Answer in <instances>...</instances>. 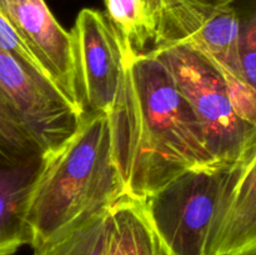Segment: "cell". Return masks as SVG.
Returning <instances> with one entry per match:
<instances>
[{
    "label": "cell",
    "instance_id": "6da1fadb",
    "mask_svg": "<svg viewBox=\"0 0 256 255\" xmlns=\"http://www.w3.org/2000/svg\"><path fill=\"white\" fill-rule=\"evenodd\" d=\"M106 114L112 162L129 196L145 200L186 170L216 166L199 118L150 52L124 49L122 82Z\"/></svg>",
    "mask_w": 256,
    "mask_h": 255
},
{
    "label": "cell",
    "instance_id": "7a4b0ae2",
    "mask_svg": "<svg viewBox=\"0 0 256 255\" xmlns=\"http://www.w3.org/2000/svg\"><path fill=\"white\" fill-rule=\"evenodd\" d=\"M124 194L112 162L108 114H84L76 132L56 152L42 158L28 202L30 245L38 249L108 210Z\"/></svg>",
    "mask_w": 256,
    "mask_h": 255
},
{
    "label": "cell",
    "instance_id": "3957f363",
    "mask_svg": "<svg viewBox=\"0 0 256 255\" xmlns=\"http://www.w3.org/2000/svg\"><path fill=\"white\" fill-rule=\"evenodd\" d=\"M240 12L209 0H159L154 48L185 45L206 58L224 76L242 118L256 125V102L240 62Z\"/></svg>",
    "mask_w": 256,
    "mask_h": 255
},
{
    "label": "cell",
    "instance_id": "277c9868",
    "mask_svg": "<svg viewBox=\"0 0 256 255\" xmlns=\"http://www.w3.org/2000/svg\"><path fill=\"white\" fill-rule=\"evenodd\" d=\"M194 109L216 166L232 168L256 142V125L240 115L222 72L185 45L152 50Z\"/></svg>",
    "mask_w": 256,
    "mask_h": 255
},
{
    "label": "cell",
    "instance_id": "5b68a950",
    "mask_svg": "<svg viewBox=\"0 0 256 255\" xmlns=\"http://www.w3.org/2000/svg\"><path fill=\"white\" fill-rule=\"evenodd\" d=\"M229 170H186L144 200L155 229L174 255H205Z\"/></svg>",
    "mask_w": 256,
    "mask_h": 255
},
{
    "label": "cell",
    "instance_id": "8992f818",
    "mask_svg": "<svg viewBox=\"0 0 256 255\" xmlns=\"http://www.w3.org/2000/svg\"><path fill=\"white\" fill-rule=\"evenodd\" d=\"M0 98L39 146L42 158L62 148L84 116L49 78L2 49Z\"/></svg>",
    "mask_w": 256,
    "mask_h": 255
},
{
    "label": "cell",
    "instance_id": "52a82bcc",
    "mask_svg": "<svg viewBox=\"0 0 256 255\" xmlns=\"http://www.w3.org/2000/svg\"><path fill=\"white\" fill-rule=\"evenodd\" d=\"M70 34L84 114L108 112L122 82V39L105 14L89 8L78 14Z\"/></svg>",
    "mask_w": 256,
    "mask_h": 255
},
{
    "label": "cell",
    "instance_id": "ba28073f",
    "mask_svg": "<svg viewBox=\"0 0 256 255\" xmlns=\"http://www.w3.org/2000/svg\"><path fill=\"white\" fill-rule=\"evenodd\" d=\"M0 12L70 104L84 114L75 66L72 38L44 0H0Z\"/></svg>",
    "mask_w": 256,
    "mask_h": 255
},
{
    "label": "cell",
    "instance_id": "9c48e42d",
    "mask_svg": "<svg viewBox=\"0 0 256 255\" xmlns=\"http://www.w3.org/2000/svg\"><path fill=\"white\" fill-rule=\"evenodd\" d=\"M205 255H256V142L230 168Z\"/></svg>",
    "mask_w": 256,
    "mask_h": 255
},
{
    "label": "cell",
    "instance_id": "30bf717a",
    "mask_svg": "<svg viewBox=\"0 0 256 255\" xmlns=\"http://www.w3.org/2000/svg\"><path fill=\"white\" fill-rule=\"evenodd\" d=\"M42 162L0 168V255H14L32 244L28 202Z\"/></svg>",
    "mask_w": 256,
    "mask_h": 255
},
{
    "label": "cell",
    "instance_id": "8fae6325",
    "mask_svg": "<svg viewBox=\"0 0 256 255\" xmlns=\"http://www.w3.org/2000/svg\"><path fill=\"white\" fill-rule=\"evenodd\" d=\"M105 255H174L155 229L142 199L124 194L109 208Z\"/></svg>",
    "mask_w": 256,
    "mask_h": 255
},
{
    "label": "cell",
    "instance_id": "7c38bea8",
    "mask_svg": "<svg viewBox=\"0 0 256 255\" xmlns=\"http://www.w3.org/2000/svg\"><path fill=\"white\" fill-rule=\"evenodd\" d=\"M105 16L125 50L140 54L154 42L159 0H104Z\"/></svg>",
    "mask_w": 256,
    "mask_h": 255
},
{
    "label": "cell",
    "instance_id": "4fadbf2b",
    "mask_svg": "<svg viewBox=\"0 0 256 255\" xmlns=\"http://www.w3.org/2000/svg\"><path fill=\"white\" fill-rule=\"evenodd\" d=\"M109 235V209L56 235L34 255H105Z\"/></svg>",
    "mask_w": 256,
    "mask_h": 255
},
{
    "label": "cell",
    "instance_id": "5bb4252c",
    "mask_svg": "<svg viewBox=\"0 0 256 255\" xmlns=\"http://www.w3.org/2000/svg\"><path fill=\"white\" fill-rule=\"evenodd\" d=\"M0 154L10 166L42 159L39 146L0 98Z\"/></svg>",
    "mask_w": 256,
    "mask_h": 255
},
{
    "label": "cell",
    "instance_id": "9a60e30c",
    "mask_svg": "<svg viewBox=\"0 0 256 255\" xmlns=\"http://www.w3.org/2000/svg\"><path fill=\"white\" fill-rule=\"evenodd\" d=\"M239 52L245 82L256 102V0L240 14Z\"/></svg>",
    "mask_w": 256,
    "mask_h": 255
},
{
    "label": "cell",
    "instance_id": "2e32d148",
    "mask_svg": "<svg viewBox=\"0 0 256 255\" xmlns=\"http://www.w3.org/2000/svg\"><path fill=\"white\" fill-rule=\"evenodd\" d=\"M0 49L14 56L16 60H19L25 66L42 72L36 60L34 59L30 50L25 45V42H22L16 30L8 22V19L2 15V12H0Z\"/></svg>",
    "mask_w": 256,
    "mask_h": 255
},
{
    "label": "cell",
    "instance_id": "e0dca14e",
    "mask_svg": "<svg viewBox=\"0 0 256 255\" xmlns=\"http://www.w3.org/2000/svg\"><path fill=\"white\" fill-rule=\"evenodd\" d=\"M209 2H220V4H234V2H236L238 0H209Z\"/></svg>",
    "mask_w": 256,
    "mask_h": 255
},
{
    "label": "cell",
    "instance_id": "ac0fdd59",
    "mask_svg": "<svg viewBox=\"0 0 256 255\" xmlns=\"http://www.w3.org/2000/svg\"><path fill=\"white\" fill-rule=\"evenodd\" d=\"M2 166H10V165H8V162H5L4 158H2V154H0V168H2Z\"/></svg>",
    "mask_w": 256,
    "mask_h": 255
}]
</instances>
